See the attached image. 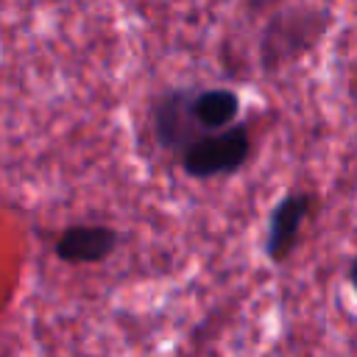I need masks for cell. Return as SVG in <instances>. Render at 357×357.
Wrapping results in <instances>:
<instances>
[{
    "label": "cell",
    "mask_w": 357,
    "mask_h": 357,
    "mask_svg": "<svg viewBox=\"0 0 357 357\" xmlns=\"http://www.w3.org/2000/svg\"><path fill=\"white\" fill-rule=\"evenodd\" d=\"M346 276H349V284L354 287V293H357V254L351 257V262H349V271H346Z\"/></svg>",
    "instance_id": "cell-7"
},
{
    "label": "cell",
    "mask_w": 357,
    "mask_h": 357,
    "mask_svg": "<svg viewBox=\"0 0 357 357\" xmlns=\"http://www.w3.org/2000/svg\"><path fill=\"white\" fill-rule=\"evenodd\" d=\"M201 126L190 112V89H170L153 103V137L165 151L181 153L192 139H198Z\"/></svg>",
    "instance_id": "cell-4"
},
{
    "label": "cell",
    "mask_w": 357,
    "mask_h": 357,
    "mask_svg": "<svg viewBox=\"0 0 357 357\" xmlns=\"http://www.w3.org/2000/svg\"><path fill=\"white\" fill-rule=\"evenodd\" d=\"M190 112L201 131H218L237 120L240 114V95L229 86H206L190 89Z\"/></svg>",
    "instance_id": "cell-6"
},
{
    "label": "cell",
    "mask_w": 357,
    "mask_h": 357,
    "mask_svg": "<svg viewBox=\"0 0 357 357\" xmlns=\"http://www.w3.org/2000/svg\"><path fill=\"white\" fill-rule=\"evenodd\" d=\"M56 257L67 265H95L103 262L117 248V231L103 223L67 226L56 237Z\"/></svg>",
    "instance_id": "cell-5"
},
{
    "label": "cell",
    "mask_w": 357,
    "mask_h": 357,
    "mask_svg": "<svg viewBox=\"0 0 357 357\" xmlns=\"http://www.w3.org/2000/svg\"><path fill=\"white\" fill-rule=\"evenodd\" d=\"M312 192L307 190H290L284 192L268 218V234H265V254L271 262L282 265L298 243V234L312 212Z\"/></svg>",
    "instance_id": "cell-2"
},
{
    "label": "cell",
    "mask_w": 357,
    "mask_h": 357,
    "mask_svg": "<svg viewBox=\"0 0 357 357\" xmlns=\"http://www.w3.org/2000/svg\"><path fill=\"white\" fill-rule=\"evenodd\" d=\"M181 170L192 178H218L237 173L251 156V131L245 123H231L192 139L181 153Z\"/></svg>",
    "instance_id": "cell-1"
},
{
    "label": "cell",
    "mask_w": 357,
    "mask_h": 357,
    "mask_svg": "<svg viewBox=\"0 0 357 357\" xmlns=\"http://www.w3.org/2000/svg\"><path fill=\"white\" fill-rule=\"evenodd\" d=\"M324 17L315 11H301V14H284L276 17L273 25L265 31L262 39V59L265 64H282L287 59H296L304 53L324 31Z\"/></svg>",
    "instance_id": "cell-3"
}]
</instances>
